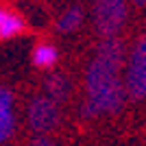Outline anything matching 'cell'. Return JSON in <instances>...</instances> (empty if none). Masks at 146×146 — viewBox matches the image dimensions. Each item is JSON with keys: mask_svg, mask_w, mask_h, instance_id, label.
<instances>
[{"mask_svg": "<svg viewBox=\"0 0 146 146\" xmlns=\"http://www.w3.org/2000/svg\"><path fill=\"white\" fill-rule=\"evenodd\" d=\"M15 129V116H13V96L7 87L0 85V144L11 137Z\"/></svg>", "mask_w": 146, "mask_h": 146, "instance_id": "cell-5", "label": "cell"}, {"mask_svg": "<svg viewBox=\"0 0 146 146\" xmlns=\"http://www.w3.org/2000/svg\"><path fill=\"white\" fill-rule=\"evenodd\" d=\"M124 87L129 98L133 100L146 98V35H142L129 52Z\"/></svg>", "mask_w": 146, "mask_h": 146, "instance_id": "cell-2", "label": "cell"}, {"mask_svg": "<svg viewBox=\"0 0 146 146\" xmlns=\"http://www.w3.org/2000/svg\"><path fill=\"white\" fill-rule=\"evenodd\" d=\"M29 146H55V142H52V140H48L46 135H37V137H35L33 142H31Z\"/></svg>", "mask_w": 146, "mask_h": 146, "instance_id": "cell-10", "label": "cell"}, {"mask_svg": "<svg viewBox=\"0 0 146 146\" xmlns=\"http://www.w3.org/2000/svg\"><path fill=\"white\" fill-rule=\"evenodd\" d=\"M96 31L103 39H113L127 22V2L124 0H96L94 5Z\"/></svg>", "mask_w": 146, "mask_h": 146, "instance_id": "cell-3", "label": "cell"}, {"mask_svg": "<svg viewBox=\"0 0 146 146\" xmlns=\"http://www.w3.org/2000/svg\"><path fill=\"white\" fill-rule=\"evenodd\" d=\"M57 59H59V52L52 44H37L33 48V66L39 68V70H52L57 66Z\"/></svg>", "mask_w": 146, "mask_h": 146, "instance_id": "cell-7", "label": "cell"}, {"mask_svg": "<svg viewBox=\"0 0 146 146\" xmlns=\"http://www.w3.org/2000/svg\"><path fill=\"white\" fill-rule=\"evenodd\" d=\"M26 29L22 15H18L11 9L0 7V39H13V37L22 35Z\"/></svg>", "mask_w": 146, "mask_h": 146, "instance_id": "cell-6", "label": "cell"}, {"mask_svg": "<svg viewBox=\"0 0 146 146\" xmlns=\"http://www.w3.org/2000/svg\"><path fill=\"white\" fill-rule=\"evenodd\" d=\"M81 22H83V11H81L79 7H70L68 11L61 13L57 26H59L61 33H72V31H76L81 26Z\"/></svg>", "mask_w": 146, "mask_h": 146, "instance_id": "cell-9", "label": "cell"}, {"mask_svg": "<svg viewBox=\"0 0 146 146\" xmlns=\"http://www.w3.org/2000/svg\"><path fill=\"white\" fill-rule=\"evenodd\" d=\"M26 120H29V127L35 133H39V135L48 133L59 124V105L50 96H37L29 105Z\"/></svg>", "mask_w": 146, "mask_h": 146, "instance_id": "cell-4", "label": "cell"}, {"mask_svg": "<svg viewBox=\"0 0 146 146\" xmlns=\"http://www.w3.org/2000/svg\"><path fill=\"white\" fill-rule=\"evenodd\" d=\"M124 46L122 42L103 39L92 57L85 72V103L83 116L96 118L103 113H113L127 100V87L120 81Z\"/></svg>", "mask_w": 146, "mask_h": 146, "instance_id": "cell-1", "label": "cell"}, {"mask_svg": "<svg viewBox=\"0 0 146 146\" xmlns=\"http://www.w3.org/2000/svg\"><path fill=\"white\" fill-rule=\"evenodd\" d=\"M46 92H48V96L52 98L55 103H59V100L66 98L68 92H70V83H68L66 76L52 74V76H48V81H46Z\"/></svg>", "mask_w": 146, "mask_h": 146, "instance_id": "cell-8", "label": "cell"}, {"mask_svg": "<svg viewBox=\"0 0 146 146\" xmlns=\"http://www.w3.org/2000/svg\"><path fill=\"white\" fill-rule=\"evenodd\" d=\"M135 2H137V5H146V0H135Z\"/></svg>", "mask_w": 146, "mask_h": 146, "instance_id": "cell-11", "label": "cell"}]
</instances>
